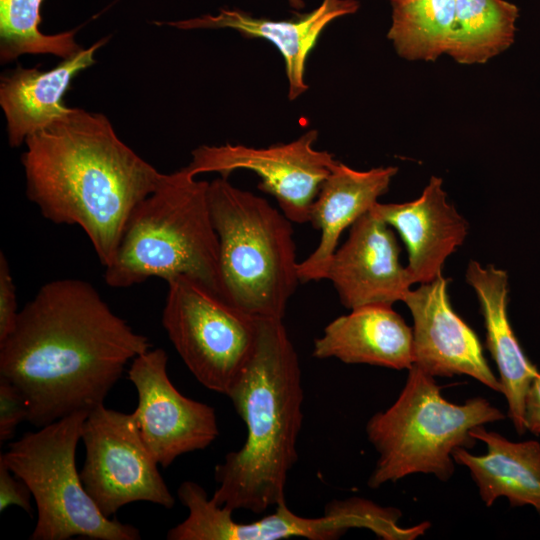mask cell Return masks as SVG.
<instances>
[{
	"label": "cell",
	"mask_w": 540,
	"mask_h": 540,
	"mask_svg": "<svg viewBox=\"0 0 540 540\" xmlns=\"http://www.w3.org/2000/svg\"><path fill=\"white\" fill-rule=\"evenodd\" d=\"M399 257L394 232L369 211L351 225L347 240L329 262L325 279L350 310L367 304L393 305L403 301L414 284Z\"/></svg>",
	"instance_id": "5bb4252c"
},
{
	"label": "cell",
	"mask_w": 540,
	"mask_h": 540,
	"mask_svg": "<svg viewBox=\"0 0 540 540\" xmlns=\"http://www.w3.org/2000/svg\"><path fill=\"white\" fill-rule=\"evenodd\" d=\"M150 348L93 285L57 279L26 303L0 342V376L21 391L27 420L41 428L104 404L126 364Z\"/></svg>",
	"instance_id": "6da1fadb"
},
{
	"label": "cell",
	"mask_w": 540,
	"mask_h": 540,
	"mask_svg": "<svg viewBox=\"0 0 540 540\" xmlns=\"http://www.w3.org/2000/svg\"><path fill=\"white\" fill-rule=\"evenodd\" d=\"M226 395L247 434L243 446L216 465L211 499L232 512L260 514L286 502L303 421L301 368L283 319L258 318L254 351Z\"/></svg>",
	"instance_id": "3957f363"
},
{
	"label": "cell",
	"mask_w": 540,
	"mask_h": 540,
	"mask_svg": "<svg viewBox=\"0 0 540 540\" xmlns=\"http://www.w3.org/2000/svg\"><path fill=\"white\" fill-rule=\"evenodd\" d=\"M518 7L506 0H456L447 54L461 64H481L514 42Z\"/></svg>",
	"instance_id": "7402d4cb"
},
{
	"label": "cell",
	"mask_w": 540,
	"mask_h": 540,
	"mask_svg": "<svg viewBox=\"0 0 540 540\" xmlns=\"http://www.w3.org/2000/svg\"><path fill=\"white\" fill-rule=\"evenodd\" d=\"M449 282L440 275L403 300L413 318V365L433 377L467 375L501 393L479 338L451 306Z\"/></svg>",
	"instance_id": "4fadbf2b"
},
{
	"label": "cell",
	"mask_w": 540,
	"mask_h": 540,
	"mask_svg": "<svg viewBox=\"0 0 540 540\" xmlns=\"http://www.w3.org/2000/svg\"><path fill=\"white\" fill-rule=\"evenodd\" d=\"M11 470L0 459V511L3 512L9 506H18L28 514H32V493L27 484L19 477H13Z\"/></svg>",
	"instance_id": "4316f807"
},
{
	"label": "cell",
	"mask_w": 540,
	"mask_h": 540,
	"mask_svg": "<svg viewBox=\"0 0 540 540\" xmlns=\"http://www.w3.org/2000/svg\"><path fill=\"white\" fill-rule=\"evenodd\" d=\"M81 439L86 456L80 478L100 511L114 515L137 501L172 508L175 499L159 473L131 414L101 404L86 417Z\"/></svg>",
	"instance_id": "30bf717a"
},
{
	"label": "cell",
	"mask_w": 540,
	"mask_h": 540,
	"mask_svg": "<svg viewBox=\"0 0 540 540\" xmlns=\"http://www.w3.org/2000/svg\"><path fill=\"white\" fill-rule=\"evenodd\" d=\"M400 234L408 252L407 269L415 283L442 275L446 259L465 241L468 223L448 202L441 178L432 176L422 194L405 203H379L370 210Z\"/></svg>",
	"instance_id": "9a60e30c"
},
{
	"label": "cell",
	"mask_w": 540,
	"mask_h": 540,
	"mask_svg": "<svg viewBox=\"0 0 540 540\" xmlns=\"http://www.w3.org/2000/svg\"><path fill=\"white\" fill-rule=\"evenodd\" d=\"M456 0H399L392 3L387 37L407 60L434 61L449 48Z\"/></svg>",
	"instance_id": "603a6c76"
},
{
	"label": "cell",
	"mask_w": 540,
	"mask_h": 540,
	"mask_svg": "<svg viewBox=\"0 0 540 540\" xmlns=\"http://www.w3.org/2000/svg\"><path fill=\"white\" fill-rule=\"evenodd\" d=\"M177 496L189 514L168 531V540H280L292 537L333 540L352 528L369 529L386 540H413L426 530L423 523L403 528L398 525L402 515L400 510L360 497L333 500L317 518L299 516L283 502L273 513L250 523H241L233 519L231 510L213 502L204 488L193 481H184Z\"/></svg>",
	"instance_id": "ba28073f"
},
{
	"label": "cell",
	"mask_w": 540,
	"mask_h": 540,
	"mask_svg": "<svg viewBox=\"0 0 540 540\" xmlns=\"http://www.w3.org/2000/svg\"><path fill=\"white\" fill-rule=\"evenodd\" d=\"M399 0H390L391 4L394 3V2H397Z\"/></svg>",
	"instance_id": "f546056e"
},
{
	"label": "cell",
	"mask_w": 540,
	"mask_h": 540,
	"mask_svg": "<svg viewBox=\"0 0 540 540\" xmlns=\"http://www.w3.org/2000/svg\"><path fill=\"white\" fill-rule=\"evenodd\" d=\"M223 299L256 318L283 319L299 281L292 223L266 199L209 182Z\"/></svg>",
	"instance_id": "5b68a950"
},
{
	"label": "cell",
	"mask_w": 540,
	"mask_h": 540,
	"mask_svg": "<svg viewBox=\"0 0 540 540\" xmlns=\"http://www.w3.org/2000/svg\"><path fill=\"white\" fill-rule=\"evenodd\" d=\"M43 0H0V59L7 63L23 54H52L62 59L82 48L75 30L54 35L39 31Z\"/></svg>",
	"instance_id": "cb8c5ba5"
},
{
	"label": "cell",
	"mask_w": 540,
	"mask_h": 540,
	"mask_svg": "<svg viewBox=\"0 0 540 540\" xmlns=\"http://www.w3.org/2000/svg\"><path fill=\"white\" fill-rule=\"evenodd\" d=\"M167 353L149 349L128 370L138 404L132 413L148 450L163 467L188 452L207 448L219 435L213 407L184 396L170 381Z\"/></svg>",
	"instance_id": "7c38bea8"
},
{
	"label": "cell",
	"mask_w": 540,
	"mask_h": 540,
	"mask_svg": "<svg viewBox=\"0 0 540 540\" xmlns=\"http://www.w3.org/2000/svg\"><path fill=\"white\" fill-rule=\"evenodd\" d=\"M28 405L21 391L8 379L0 376V441L10 440L17 426L27 420Z\"/></svg>",
	"instance_id": "d4e9b609"
},
{
	"label": "cell",
	"mask_w": 540,
	"mask_h": 540,
	"mask_svg": "<svg viewBox=\"0 0 540 540\" xmlns=\"http://www.w3.org/2000/svg\"><path fill=\"white\" fill-rule=\"evenodd\" d=\"M471 435L485 443L487 452L474 455L457 448L453 459L469 470L484 504L489 507L505 497L512 507L531 506L540 516V443L514 442L484 426Z\"/></svg>",
	"instance_id": "44dd1931"
},
{
	"label": "cell",
	"mask_w": 540,
	"mask_h": 540,
	"mask_svg": "<svg viewBox=\"0 0 540 540\" xmlns=\"http://www.w3.org/2000/svg\"><path fill=\"white\" fill-rule=\"evenodd\" d=\"M524 423L526 432L540 435V372L531 381L525 396Z\"/></svg>",
	"instance_id": "83f0119b"
},
{
	"label": "cell",
	"mask_w": 540,
	"mask_h": 540,
	"mask_svg": "<svg viewBox=\"0 0 540 540\" xmlns=\"http://www.w3.org/2000/svg\"><path fill=\"white\" fill-rule=\"evenodd\" d=\"M408 371L396 401L366 424L367 438L379 455L368 479L372 489L418 473L448 481L455 471L454 450L476 444L471 431L505 418L483 397L451 403L433 376L415 365Z\"/></svg>",
	"instance_id": "8992f818"
},
{
	"label": "cell",
	"mask_w": 540,
	"mask_h": 540,
	"mask_svg": "<svg viewBox=\"0 0 540 540\" xmlns=\"http://www.w3.org/2000/svg\"><path fill=\"white\" fill-rule=\"evenodd\" d=\"M313 357L396 370L413 366V331L389 304H367L332 320L314 340Z\"/></svg>",
	"instance_id": "e0dca14e"
},
{
	"label": "cell",
	"mask_w": 540,
	"mask_h": 540,
	"mask_svg": "<svg viewBox=\"0 0 540 540\" xmlns=\"http://www.w3.org/2000/svg\"><path fill=\"white\" fill-rule=\"evenodd\" d=\"M107 40L103 38L81 49L50 70L19 66L1 77L0 104L11 147L25 143L29 136L69 113L71 108L64 105L63 95L72 79L94 64L96 51Z\"/></svg>",
	"instance_id": "ffe728a7"
},
{
	"label": "cell",
	"mask_w": 540,
	"mask_h": 540,
	"mask_svg": "<svg viewBox=\"0 0 540 540\" xmlns=\"http://www.w3.org/2000/svg\"><path fill=\"white\" fill-rule=\"evenodd\" d=\"M317 137L318 132L311 130L267 148L203 145L192 151V160L184 168L194 177L217 172L228 178L237 169L253 171L260 178L259 190L273 196L291 222L304 224L310 221L312 204L336 162L331 153L314 148Z\"/></svg>",
	"instance_id": "8fae6325"
},
{
	"label": "cell",
	"mask_w": 540,
	"mask_h": 540,
	"mask_svg": "<svg viewBox=\"0 0 540 540\" xmlns=\"http://www.w3.org/2000/svg\"><path fill=\"white\" fill-rule=\"evenodd\" d=\"M208 186L185 168L165 174L130 214L114 258L105 267L106 283L124 288L151 277L168 282L185 276L223 299Z\"/></svg>",
	"instance_id": "277c9868"
},
{
	"label": "cell",
	"mask_w": 540,
	"mask_h": 540,
	"mask_svg": "<svg viewBox=\"0 0 540 540\" xmlns=\"http://www.w3.org/2000/svg\"><path fill=\"white\" fill-rule=\"evenodd\" d=\"M358 8L357 0H323L317 8L297 19L256 18L238 9H221L216 15L166 24L186 30L230 28L245 37L271 42L283 56L289 83L288 97L295 100L308 89L304 80L305 63L321 32L333 20L353 14Z\"/></svg>",
	"instance_id": "ac0fdd59"
},
{
	"label": "cell",
	"mask_w": 540,
	"mask_h": 540,
	"mask_svg": "<svg viewBox=\"0 0 540 540\" xmlns=\"http://www.w3.org/2000/svg\"><path fill=\"white\" fill-rule=\"evenodd\" d=\"M17 310L15 284L4 253H0V342L14 330Z\"/></svg>",
	"instance_id": "484cf974"
},
{
	"label": "cell",
	"mask_w": 540,
	"mask_h": 540,
	"mask_svg": "<svg viewBox=\"0 0 540 540\" xmlns=\"http://www.w3.org/2000/svg\"><path fill=\"white\" fill-rule=\"evenodd\" d=\"M89 411H77L27 432L0 455L29 487L37 507L31 540H138L137 528L106 517L85 490L75 453Z\"/></svg>",
	"instance_id": "52a82bcc"
},
{
	"label": "cell",
	"mask_w": 540,
	"mask_h": 540,
	"mask_svg": "<svg viewBox=\"0 0 540 540\" xmlns=\"http://www.w3.org/2000/svg\"><path fill=\"white\" fill-rule=\"evenodd\" d=\"M466 281L477 296L486 329L485 346L496 363L501 393L508 404V416L518 434L526 432L525 396L539 372L524 353L510 324L507 312L508 275L493 265L470 260Z\"/></svg>",
	"instance_id": "d6986e66"
},
{
	"label": "cell",
	"mask_w": 540,
	"mask_h": 540,
	"mask_svg": "<svg viewBox=\"0 0 540 540\" xmlns=\"http://www.w3.org/2000/svg\"><path fill=\"white\" fill-rule=\"evenodd\" d=\"M397 171L394 166L358 171L338 161L333 164L311 207L309 222L321 236L316 249L298 263L300 283L325 279L341 234L388 191Z\"/></svg>",
	"instance_id": "2e32d148"
},
{
	"label": "cell",
	"mask_w": 540,
	"mask_h": 540,
	"mask_svg": "<svg viewBox=\"0 0 540 540\" xmlns=\"http://www.w3.org/2000/svg\"><path fill=\"white\" fill-rule=\"evenodd\" d=\"M288 2L294 9H302L305 6L304 0H288Z\"/></svg>",
	"instance_id": "f1b7e54d"
},
{
	"label": "cell",
	"mask_w": 540,
	"mask_h": 540,
	"mask_svg": "<svg viewBox=\"0 0 540 540\" xmlns=\"http://www.w3.org/2000/svg\"><path fill=\"white\" fill-rule=\"evenodd\" d=\"M162 324L193 376L227 394L256 344L258 318L185 276L169 280Z\"/></svg>",
	"instance_id": "9c48e42d"
},
{
	"label": "cell",
	"mask_w": 540,
	"mask_h": 540,
	"mask_svg": "<svg viewBox=\"0 0 540 540\" xmlns=\"http://www.w3.org/2000/svg\"><path fill=\"white\" fill-rule=\"evenodd\" d=\"M25 144L21 161L28 199L49 221L78 225L108 266L130 214L165 174L127 146L105 115L80 108H71Z\"/></svg>",
	"instance_id": "7a4b0ae2"
}]
</instances>
